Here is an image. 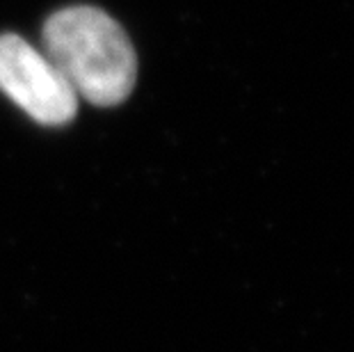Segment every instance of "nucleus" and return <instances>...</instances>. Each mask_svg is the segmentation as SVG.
Returning a JSON list of instances; mask_svg holds the SVG:
<instances>
[{
  "mask_svg": "<svg viewBox=\"0 0 354 352\" xmlns=\"http://www.w3.org/2000/svg\"><path fill=\"white\" fill-rule=\"evenodd\" d=\"M0 89L46 126L69 124L78 96L50 59L19 35H0Z\"/></svg>",
  "mask_w": 354,
  "mask_h": 352,
  "instance_id": "obj_2",
  "label": "nucleus"
},
{
  "mask_svg": "<svg viewBox=\"0 0 354 352\" xmlns=\"http://www.w3.org/2000/svg\"><path fill=\"white\" fill-rule=\"evenodd\" d=\"M41 39L44 55L76 96L108 108L133 92L138 78L133 44L103 10L87 5L59 10L46 21Z\"/></svg>",
  "mask_w": 354,
  "mask_h": 352,
  "instance_id": "obj_1",
  "label": "nucleus"
}]
</instances>
